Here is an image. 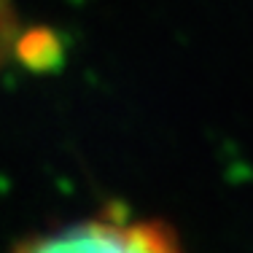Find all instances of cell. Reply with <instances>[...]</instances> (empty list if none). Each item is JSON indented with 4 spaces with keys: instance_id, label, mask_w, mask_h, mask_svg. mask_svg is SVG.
Wrapping results in <instances>:
<instances>
[{
    "instance_id": "6da1fadb",
    "label": "cell",
    "mask_w": 253,
    "mask_h": 253,
    "mask_svg": "<svg viewBox=\"0 0 253 253\" xmlns=\"http://www.w3.org/2000/svg\"><path fill=\"white\" fill-rule=\"evenodd\" d=\"M178 245L175 232L162 221L129 218L122 210H105L81 221L38 232L35 237L22 240V251H105V253H143V251H172Z\"/></svg>"
},
{
    "instance_id": "7a4b0ae2",
    "label": "cell",
    "mask_w": 253,
    "mask_h": 253,
    "mask_svg": "<svg viewBox=\"0 0 253 253\" xmlns=\"http://www.w3.org/2000/svg\"><path fill=\"white\" fill-rule=\"evenodd\" d=\"M16 33V14H14V0H0V68L14 46Z\"/></svg>"
}]
</instances>
